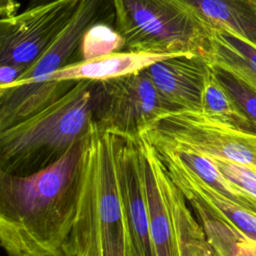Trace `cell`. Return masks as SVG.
Masks as SVG:
<instances>
[{
  "label": "cell",
  "instance_id": "4",
  "mask_svg": "<svg viewBox=\"0 0 256 256\" xmlns=\"http://www.w3.org/2000/svg\"><path fill=\"white\" fill-rule=\"evenodd\" d=\"M123 51L208 58L211 29L180 0H111Z\"/></svg>",
  "mask_w": 256,
  "mask_h": 256
},
{
  "label": "cell",
  "instance_id": "3",
  "mask_svg": "<svg viewBox=\"0 0 256 256\" xmlns=\"http://www.w3.org/2000/svg\"><path fill=\"white\" fill-rule=\"evenodd\" d=\"M93 81H77L62 97L0 132V171L26 176L60 160L91 123Z\"/></svg>",
  "mask_w": 256,
  "mask_h": 256
},
{
  "label": "cell",
  "instance_id": "22",
  "mask_svg": "<svg viewBox=\"0 0 256 256\" xmlns=\"http://www.w3.org/2000/svg\"><path fill=\"white\" fill-rule=\"evenodd\" d=\"M19 8V0H0V18L15 15L18 13Z\"/></svg>",
  "mask_w": 256,
  "mask_h": 256
},
{
  "label": "cell",
  "instance_id": "7",
  "mask_svg": "<svg viewBox=\"0 0 256 256\" xmlns=\"http://www.w3.org/2000/svg\"><path fill=\"white\" fill-rule=\"evenodd\" d=\"M144 133L183 144L209 157L256 169V135L225 126L201 112L168 113Z\"/></svg>",
  "mask_w": 256,
  "mask_h": 256
},
{
  "label": "cell",
  "instance_id": "18",
  "mask_svg": "<svg viewBox=\"0 0 256 256\" xmlns=\"http://www.w3.org/2000/svg\"><path fill=\"white\" fill-rule=\"evenodd\" d=\"M168 192L181 256H215L204 232L179 189L169 178Z\"/></svg>",
  "mask_w": 256,
  "mask_h": 256
},
{
  "label": "cell",
  "instance_id": "21",
  "mask_svg": "<svg viewBox=\"0 0 256 256\" xmlns=\"http://www.w3.org/2000/svg\"><path fill=\"white\" fill-rule=\"evenodd\" d=\"M210 158L214 161L224 177L235 188L250 198L256 206V170L222 159Z\"/></svg>",
  "mask_w": 256,
  "mask_h": 256
},
{
  "label": "cell",
  "instance_id": "2",
  "mask_svg": "<svg viewBox=\"0 0 256 256\" xmlns=\"http://www.w3.org/2000/svg\"><path fill=\"white\" fill-rule=\"evenodd\" d=\"M119 134L90 123L85 137V169L65 256H133L118 181Z\"/></svg>",
  "mask_w": 256,
  "mask_h": 256
},
{
  "label": "cell",
  "instance_id": "17",
  "mask_svg": "<svg viewBox=\"0 0 256 256\" xmlns=\"http://www.w3.org/2000/svg\"><path fill=\"white\" fill-rule=\"evenodd\" d=\"M200 112L225 126L256 135V124L243 113L220 83L212 65L205 80Z\"/></svg>",
  "mask_w": 256,
  "mask_h": 256
},
{
  "label": "cell",
  "instance_id": "14",
  "mask_svg": "<svg viewBox=\"0 0 256 256\" xmlns=\"http://www.w3.org/2000/svg\"><path fill=\"white\" fill-rule=\"evenodd\" d=\"M212 28L228 30L256 47V0H180Z\"/></svg>",
  "mask_w": 256,
  "mask_h": 256
},
{
  "label": "cell",
  "instance_id": "10",
  "mask_svg": "<svg viewBox=\"0 0 256 256\" xmlns=\"http://www.w3.org/2000/svg\"><path fill=\"white\" fill-rule=\"evenodd\" d=\"M142 171L149 209V224L155 256H181L170 204L169 176L153 146L141 135Z\"/></svg>",
  "mask_w": 256,
  "mask_h": 256
},
{
  "label": "cell",
  "instance_id": "11",
  "mask_svg": "<svg viewBox=\"0 0 256 256\" xmlns=\"http://www.w3.org/2000/svg\"><path fill=\"white\" fill-rule=\"evenodd\" d=\"M155 151L163 163L169 178L184 197L191 196L200 200L210 211L233 224L248 236L256 239V213L207 186L169 154L156 149Z\"/></svg>",
  "mask_w": 256,
  "mask_h": 256
},
{
  "label": "cell",
  "instance_id": "23",
  "mask_svg": "<svg viewBox=\"0 0 256 256\" xmlns=\"http://www.w3.org/2000/svg\"><path fill=\"white\" fill-rule=\"evenodd\" d=\"M52 0H29L30 6H34V5H40V4H44L47 2H50Z\"/></svg>",
  "mask_w": 256,
  "mask_h": 256
},
{
  "label": "cell",
  "instance_id": "8",
  "mask_svg": "<svg viewBox=\"0 0 256 256\" xmlns=\"http://www.w3.org/2000/svg\"><path fill=\"white\" fill-rule=\"evenodd\" d=\"M119 191L133 256H155L149 224L139 137L119 135L117 148Z\"/></svg>",
  "mask_w": 256,
  "mask_h": 256
},
{
  "label": "cell",
  "instance_id": "12",
  "mask_svg": "<svg viewBox=\"0 0 256 256\" xmlns=\"http://www.w3.org/2000/svg\"><path fill=\"white\" fill-rule=\"evenodd\" d=\"M172 55L117 51L72 62L47 78L48 81H102L143 70Z\"/></svg>",
  "mask_w": 256,
  "mask_h": 256
},
{
  "label": "cell",
  "instance_id": "1",
  "mask_svg": "<svg viewBox=\"0 0 256 256\" xmlns=\"http://www.w3.org/2000/svg\"><path fill=\"white\" fill-rule=\"evenodd\" d=\"M85 137L41 171H0V246L8 256H65L84 178Z\"/></svg>",
  "mask_w": 256,
  "mask_h": 256
},
{
  "label": "cell",
  "instance_id": "9",
  "mask_svg": "<svg viewBox=\"0 0 256 256\" xmlns=\"http://www.w3.org/2000/svg\"><path fill=\"white\" fill-rule=\"evenodd\" d=\"M209 59L201 54H177L145 68L161 96L179 111L200 112Z\"/></svg>",
  "mask_w": 256,
  "mask_h": 256
},
{
  "label": "cell",
  "instance_id": "16",
  "mask_svg": "<svg viewBox=\"0 0 256 256\" xmlns=\"http://www.w3.org/2000/svg\"><path fill=\"white\" fill-rule=\"evenodd\" d=\"M208 59L245 82L256 92V47L236 34L212 28Z\"/></svg>",
  "mask_w": 256,
  "mask_h": 256
},
{
  "label": "cell",
  "instance_id": "19",
  "mask_svg": "<svg viewBox=\"0 0 256 256\" xmlns=\"http://www.w3.org/2000/svg\"><path fill=\"white\" fill-rule=\"evenodd\" d=\"M220 83L243 113L256 124V92L231 72L212 65Z\"/></svg>",
  "mask_w": 256,
  "mask_h": 256
},
{
  "label": "cell",
  "instance_id": "24",
  "mask_svg": "<svg viewBox=\"0 0 256 256\" xmlns=\"http://www.w3.org/2000/svg\"><path fill=\"white\" fill-rule=\"evenodd\" d=\"M253 169H254V168H253ZM255 170H256V169H255Z\"/></svg>",
  "mask_w": 256,
  "mask_h": 256
},
{
  "label": "cell",
  "instance_id": "20",
  "mask_svg": "<svg viewBox=\"0 0 256 256\" xmlns=\"http://www.w3.org/2000/svg\"><path fill=\"white\" fill-rule=\"evenodd\" d=\"M81 46L88 52L84 59L103 54L122 51L123 43L113 27L107 24H99L90 29L85 35Z\"/></svg>",
  "mask_w": 256,
  "mask_h": 256
},
{
  "label": "cell",
  "instance_id": "13",
  "mask_svg": "<svg viewBox=\"0 0 256 256\" xmlns=\"http://www.w3.org/2000/svg\"><path fill=\"white\" fill-rule=\"evenodd\" d=\"M142 136L158 151L175 158L203 183L231 201L256 213V206L250 198L235 188L220 172L214 161L207 155L183 144L162 139L147 133Z\"/></svg>",
  "mask_w": 256,
  "mask_h": 256
},
{
  "label": "cell",
  "instance_id": "5",
  "mask_svg": "<svg viewBox=\"0 0 256 256\" xmlns=\"http://www.w3.org/2000/svg\"><path fill=\"white\" fill-rule=\"evenodd\" d=\"M175 112L145 69L93 81L91 123L100 130L139 137L160 117Z\"/></svg>",
  "mask_w": 256,
  "mask_h": 256
},
{
  "label": "cell",
  "instance_id": "6",
  "mask_svg": "<svg viewBox=\"0 0 256 256\" xmlns=\"http://www.w3.org/2000/svg\"><path fill=\"white\" fill-rule=\"evenodd\" d=\"M81 0H52L0 18V87L15 82L53 44Z\"/></svg>",
  "mask_w": 256,
  "mask_h": 256
},
{
  "label": "cell",
  "instance_id": "15",
  "mask_svg": "<svg viewBox=\"0 0 256 256\" xmlns=\"http://www.w3.org/2000/svg\"><path fill=\"white\" fill-rule=\"evenodd\" d=\"M184 198L215 256H256V239L210 211L200 200Z\"/></svg>",
  "mask_w": 256,
  "mask_h": 256
}]
</instances>
